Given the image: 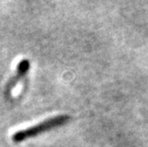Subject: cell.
<instances>
[{"mask_svg": "<svg viewBox=\"0 0 148 147\" xmlns=\"http://www.w3.org/2000/svg\"><path fill=\"white\" fill-rule=\"evenodd\" d=\"M69 120H70L69 116H66V115L56 116V117L48 118V120L34 125V126L18 131V132L14 133V135H12V139L15 142H20L22 140L29 139V137H32L36 135H38V134L45 132V131L49 130V129H52V128L63 125L67 122Z\"/></svg>", "mask_w": 148, "mask_h": 147, "instance_id": "1", "label": "cell"}, {"mask_svg": "<svg viewBox=\"0 0 148 147\" xmlns=\"http://www.w3.org/2000/svg\"><path fill=\"white\" fill-rule=\"evenodd\" d=\"M30 67V62L27 60V59H23L17 66V71L16 74H15L14 77H12V79L9 81L7 84V87H6V91L7 92H11L12 88L16 85V83L18 82L21 77H23V76L27 73V71L29 70Z\"/></svg>", "mask_w": 148, "mask_h": 147, "instance_id": "2", "label": "cell"}]
</instances>
